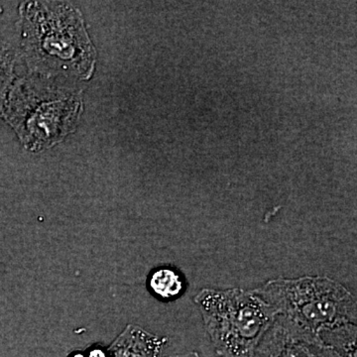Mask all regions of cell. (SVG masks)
<instances>
[{
    "mask_svg": "<svg viewBox=\"0 0 357 357\" xmlns=\"http://www.w3.org/2000/svg\"><path fill=\"white\" fill-rule=\"evenodd\" d=\"M319 337L340 357H356V325H344L319 333Z\"/></svg>",
    "mask_w": 357,
    "mask_h": 357,
    "instance_id": "8",
    "label": "cell"
},
{
    "mask_svg": "<svg viewBox=\"0 0 357 357\" xmlns=\"http://www.w3.org/2000/svg\"><path fill=\"white\" fill-rule=\"evenodd\" d=\"M69 357H86V356H84V352L76 351L73 352Z\"/></svg>",
    "mask_w": 357,
    "mask_h": 357,
    "instance_id": "12",
    "label": "cell"
},
{
    "mask_svg": "<svg viewBox=\"0 0 357 357\" xmlns=\"http://www.w3.org/2000/svg\"><path fill=\"white\" fill-rule=\"evenodd\" d=\"M83 112L79 84L28 73L14 79L1 117L27 151L38 153L74 133Z\"/></svg>",
    "mask_w": 357,
    "mask_h": 357,
    "instance_id": "2",
    "label": "cell"
},
{
    "mask_svg": "<svg viewBox=\"0 0 357 357\" xmlns=\"http://www.w3.org/2000/svg\"><path fill=\"white\" fill-rule=\"evenodd\" d=\"M148 287L160 299L173 300L184 292L185 281L173 268L160 267L150 274Z\"/></svg>",
    "mask_w": 357,
    "mask_h": 357,
    "instance_id": "7",
    "label": "cell"
},
{
    "mask_svg": "<svg viewBox=\"0 0 357 357\" xmlns=\"http://www.w3.org/2000/svg\"><path fill=\"white\" fill-rule=\"evenodd\" d=\"M253 292L276 316L319 335L344 325H356V299L344 285L326 276L278 278Z\"/></svg>",
    "mask_w": 357,
    "mask_h": 357,
    "instance_id": "3",
    "label": "cell"
},
{
    "mask_svg": "<svg viewBox=\"0 0 357 357\" xmlns=\"http://www.w3.org/2000/svg\"><path fill=\"white\" fill-rule=\"evenodd\" d=\"M84 356L86 357H109L107 349L98 344L89 347L88 351L84 352Z\"/></svg>",
    "mask_w": 357,
    "mask_h": 357,
    "instance_id": "10",
    "label": "cell"
},
{
    "mask_svg": "<svg viewBox=\"0 0 357 357\" xmlns=\"http://www.w3.org/2000/svg\"><path fill=\"white\" fill-rule=\"evenodd\" d=\"M20 57L28 73L79 84L95 73L98 54L83 14L64 1L20 6Z\"/></svg>",
    "mask_w": 357,
    "mask_h": 357,
    "instance_id": "1",
    "label": "cell"
},
{
    "mask_svg": "<svg viewBox=\"0 0 357 357\" xmlns=\"http://www.w3.org/2000/svg\"><path fill=\"white\" fill-rule=\"evenodd\" d=\"M176 357H201L198 352H189V354H181V356H177Z\"/></svg>",
    "mask_w": 357,
    "mask_h": 357,
    "instance_id": "11",
    "label": "cell"
},
{
    "mask_svg": "<svg viewBox=\"0 0 357 357\" xmlns=\"http://www.w3.org/2000/svg\"><path fill=\"white\" fill-rule=\"evenodd\" d=\"M16 54L6 45L0 43V116L9 89L15 79Z\"/></svg>",
    "mask_w": 357,
    "mask_h": 357,
    "instance_id": "9",
    "label": "cell"
},
{
    "mask_svg": "<svg viewBox=\"0 0 357 357\" xmlns=\"http://www.w3.org/2000/svg\"><path fill=\"white\" fill-rule=\"evenodd\" d=\"M1 13H2V7H1V6H0V14H1Z\"/></svg>",
    "mask_w": 357,
    "mask_h": 357,
    "instance_id": "13",
    "label": "cell"
},
{
    "mask_svg": "<svg viewBox=\"0 0 357 357\" xmlns=\"http://www.w3.org/2000/svg\"><path fill=\"white\" fill-rule=\"evenodd\" d=\"M195 303L220 357H255L256 347L276 317L253 290L204 289Z\"/></svg>",
    "mask_w": 357,
    "mask_h": 357,
    "instance_id": "4",
    "label": "cell"
},
{
    "mask_svg": "<svg viewBox=\"0 0 357 357\" xmlns=\"http://www.w3.org/2000/svg\"><path fill=\"white\" fill-rule=\"evenodd\" d=\"M168 340L128 325L107 347L109 357H161Z\"/></svg>",
    "mask_w": 357,
    "mask_h": 357,
    "instance_id": "6",
    "label": "cell"
},
{
    "mask_svg": "<svg viewBox=\"0 0 357 357\" xmlns=\"http://www.w3.org/2000/svg\"><path fill=\"white\" fill-rule=\"evenodd\" d=\"M255 357H340L318 335L283 316L273 323L256 347Z\"/></svg>",
    "mask_w": 357,
    "mask_h": 357,
    "instance_id": "5",
    "label": "cell"
}]
</instances>
